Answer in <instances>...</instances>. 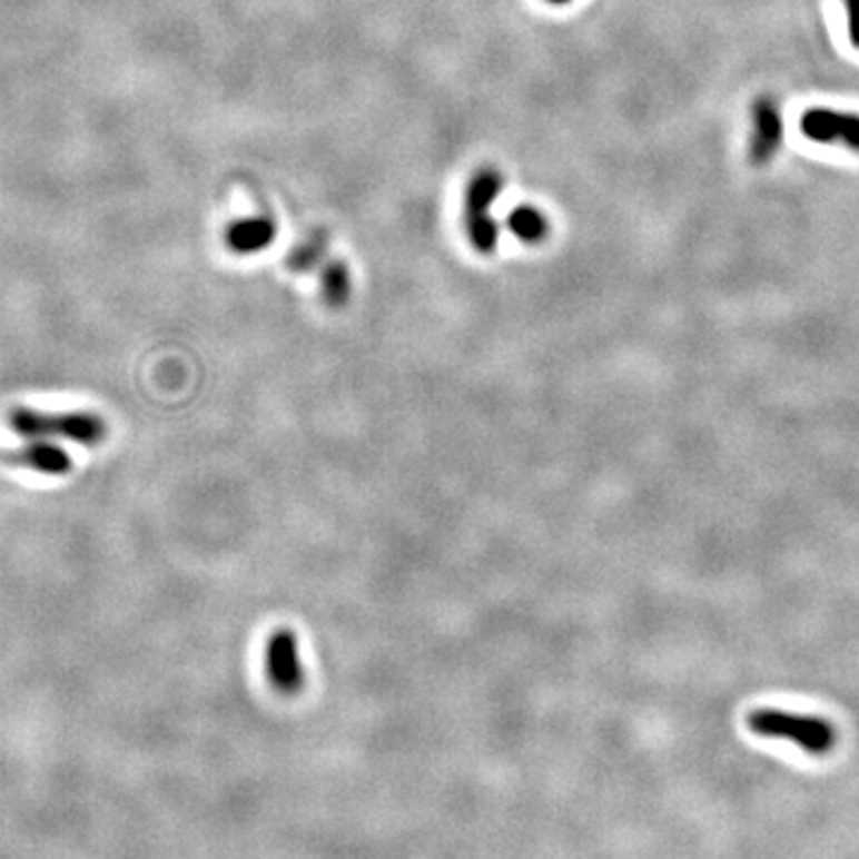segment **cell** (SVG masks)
I'll return each mask as SVG.
<instances>
[{
    "instance_id": "cell-4",
    "label": "cell",
    "mask_w": 859,
    "mask_h": 859,
    "mask_svg": "<svg viewBox=\"0 0 859 859\" xmlns=\"http://www.w3.org/2000/svg\"><path fill=\"white\" fill-rule=\"evenodd\" d=\"M800 129L807 139L819 144H846L859 151V115L829 108H809L802 112Z\"/></svg>"
},
{
    "instance_id": "cell-14",
    "label": "cell",
    "mask_w": 859,
    "mask_h": 859,
    "mask_svg": "<svg viewBox=\"0 0 859 859\" xmlns=\"http://www.w3.org/2000/svg\"><path fill=\"white\" fill-rule=\"evenodd\" d=\"M550 3H554V6H566V3H571V0H550Z\"/></svg>"
},
{
    "instance_id": "cell-11",
    "label": "cell",
    "mask_w": 859,
    "mask_h": 859,
    "mask_svg": "<svg viewBox=\"0 0 859 859\" xmlns=\"http://www.w3.org/2000/svg\"><path fill=\"white\" fill-rule=\"evenodd\" d=\"M325 256H327V237L323 235H313L304 244L296 246V249L287 258V268L292 273H310L318 266H325Z\"/></svg>"
},
{
    "instance_id": "cell-7",
    "label": "cell",
    "mask_w": 859,
    "mask_h": 859,
    "mask_svg": "<svg viewBox=\"0 0 859 859\" xmlns=\"http://www.w3.org/2000/svg\"><path fill=\"white\" fill-rule=\"evenodd\" d=\"M275 237H277V225L270 218L258 215V218H246L229 225L225 233V244L227 249H233L235 254L249 256V254L268 249V246L275 241Z\"/></svg>"
},
{
    "instance_id": "cell-10",
    "label": "cell",
    "mask_w": 859,
    "mask_h": 859,
    "mask_svg": "<svg viewBox=\"0 0 859 859\" xmlns=\"http://www.w3.org/2000/svg\"><path fill=\"white\" fill-rule=\"evenodd\" d=\"M506 227L511 235H516L525 244H540L550 235V225L544 215L533 206H519L511 210L506 218Z\"/></svg>"
},
{
    "instance_id": "cell-9",
    "label": "cell",
    "mask_w": 859,
    "mask_h": 859,
    "mask_svg": "<svg viewBox=\"0 0 859 859\" xmlns=\"http://www.w3.org/2000/svg\"><path fill=\"white\" fill-rule=\"evenodd\" d=\"M320 296L329 308L346 306L352 296V275L346 263L325 260V266L320 268Z\"/></svg>"
},
{
    "instance_id": "cell-13",
    "label": "cell",
    "mask_w": 859,
    "mask_h": 859,
    "mask_svg": "<svg viewBox=\"0 0 859 859\" xmlns=\"http://www.w3.org/2000/svg\"><path fill=\"white\" fill-rule=\"evenodd\" d=\"M846 8H848L850 41L855 48H859V0H846Z\"/></svg>"
},
{
    "instance_id": "cell-3",
    "label": "cell",
    "mask_w": 859,
    "mask_h": 859,
    "mask_svg": "<svg viewBox=\"0 0 859 859\" xmlns=\"http://www.w3.org/2000/svg\"><path fill=\"white\" fill-rule=\"evenodd\" d=\"M266 675L279 695H299L306 673L299 656V642L289 628H277L266 642Z\"/></svg>"
},
{
    "instance_id": "cell-2",
    "label": "cell",
    "mask_w": 859,
    "mask_h": 859,
    "mask_svg": "<svg viewBox=\"0 0 859 859\" xmlns=\"http://www.w3.org/2000/svg\"><path fill=\"white\" fill-rule=\"evenodd\" d=\"M750 731L764 738H783L809 754H829L836 746V729L831 721L807 714L779 712V709H757L748 717Z\"/></svg>"
},
{
    "instance_id": "cell-5",
    "label": "cell",
    "mask_w": 859,
    "mask_h": 859,
    "mask_svg": "<svg viewBox=\"0 0 859 859\" xmlns=\"http://www.w3.org/2000/svg\"><path fill=\"white\" fill-rule=\"evenodd\" d=\"M783 141V120L779 103L771 96H759L752 106V139H750V162L767 165L779 154Z\"/></svg>"
},
{
    "instance_id": "cell-12",
    "label": "cell",
    "mask_w": 859,
    "mask_h": 859,
    "mask_svg": "<svg viewBox=\"0 0 859 859\" xmlns=\"http://www.w3.org/2000/svg\"><path fill=\"white\" fill-rule=\"evenodd\" d=\"M468 225V237H471V244L473 249L477 254H492L494 249H497V241H500V223L490 218L487 215H481V218H473V220H466Z\"/></svg>"
},
{
    "instance_id": "cell-6",
    "label": "cell",
    "mask_w": 859,
    "mask_h": 859,
    "mask_svg": "<svg viewBox=\"0 0 859 859\" xmlns=\"http://www.w3.org/2000/svg\"><path fill=\"white\" fill-rule=\"evenodd\" d=\"M0 461L14 468H27L43 475H65L72 471V458L58 444L46 440H34L20 450L0 452Z\"/></svg>"
},
{
    "instance_id": "cell-8",
    "label": "cell",
    "mask_w": 859,
    "mask_h": 859,
    "mask_svg": "<svg viewBox=\"0 0 859 859\" xmlns=\"http://www.w3.org/2000/svg\"><path fill=\"white\" fill-rule=\"evenodd\" d=\"M502 194V175L494 170H481L468 185L466 194V220L481 218V215H487V208L497 201V196Z\"/></svg>"
},
{
    "instance_id": "cell-1",
    "label": "cell",
    "mask_w": 859,
    "mask_h": 859,
    "mask_svg": "<svg viewBox=\"0 0 859 859\" xmlns=\"http://www.w3.org/2000/svg\"><path fill=\"white\" fill-rule=\"evenodd\" d=\"M8 427L27 440H68L85 447H96L108 437L106 421L87 411L46 413L18 406L8 413Z\"/></svg>"
}]
</instances>
